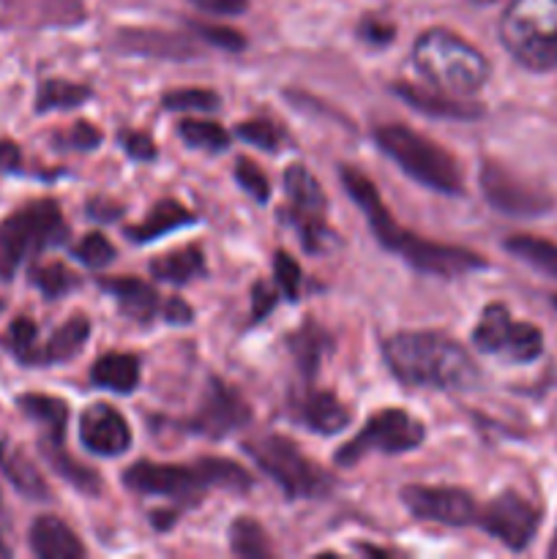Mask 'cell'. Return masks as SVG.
Listing matches in <instances>:
<instances>
[{"instance_id": "cell-22", "label": "cell", "mask_w": 557, "mask_h": 559, "mask_svg": "<svg viewBox=\"0 0 557 559\" xmlns=\"http://www.w3.org/2000/svg\"><path fill=\"white\" fill-rule=\"evenodd\" d=\"M0 473L20 495L31 497V500H49V486L42 478V473L33 467V462L20 448L5 440L0 442Z\"/></svg>"}, {"instance_id": "cell-29", "label": "cell", "mask_w": 557, "mask_h": 559, "mask_svg": "<svg viewBox=\"0 0 557 559\" xmlns=\"http://www.w3.org/2000/svg\"><path fill=\"white\" fill-rule=\"evenodd\" d=\"M16 407L36 420L44 429V437H66V420H69V407L60 399L47 396V393H22L16 399Z\"/></svg>"}, {"instance_id": "cell-37", "label": "cell", "mask_w": 557, "mask_h": 559, "mask_svg": "<svg viewBox=\"0 0 557 559\" xmlns=\"http://www.w3.org/2000/svg\"><path fill=\"white\" fill-rule=\"evenodd\" d=\"M74 257L82 262V265H87L96 271V267L109 265V262L115 260V246L109 243L102 233H91V235H85L80 243H76Z\"/></svg>"}, {"instance_id": "cell-24", "label": "cell", "mask_w": 557, "mask_h": 559, "mask_svg": "<svg viewBox=\"0 0 557 559\" xmlns=\"http://www.w3.org/2000/svg\"><path fill=\"white\" fill-rule=\"evenodd\" d=\"M38 448H42L49 467H52L60 478L69 480L74 489H80L82 495H98V491H102V480H98V475L93 473L91 467H85V464H80L76 459H71L69 453H66L63 437H42V445Z\"/></svg>"}, {"instance_id": "cell-38", "label": "cell", "mask_w": 557, "mask_h": 559, "mask_svg": "<svg viewBox=\"0 0 557 559\" xmlns=\"http://www.w3.org/2000/svg\"><path fill=\"white\" fill-rule=\"evenodd\" d=\"M238 136L240 140L249 142V145L262 147V151H268V153H273L282 147V131H278L276 126L265 118L244 120V123L238 126Z\"/></svg>"}, {"instance_id": "cell-1", "label": "cell", "mask_w": 557, "mask_h": 559, "mask_svg": "<svg viewBox=\"0 0 557 559\" xmlns=\"http://www.w3.org/2000/svg\"><path fill=\"white\" fill-rule=\"evenodd\" d=\"M339 178H342V186L347 189V194L353 197L355 205L364 211L375 238L380 240L386 249L396 251L402 260H407L415 271L429 273V276L453 278L464 276V273L470 271H478V267H486V260L475 254V251L462 249V246L435 243V240H426L420 238V235L404 229L402 224L391 216V211L382 205L375 183H371L364 173H358V169L353 167H339Z\"/></svg>"}, {"instance_id": "cell-17", "label": "cell", "mask_w": 557, "mask_h": 559, "mask_svg": "<svg viewBox=\"0 0 557 559\" xmlns=\"http://www.w3.org/2000/svg\"><path fill=\"white\" fill-rule=\"evenodd\" d=\"M295 418L306 426V429L317 431V435H339L347 429L353 420L347 404L339 402L333 393L328 391H306L304 396L295 402Z\"/></svg>"}, {"instance_id": "cell-50", "label": "cell", "mask_w": 557, "mask_h": 559, "mask_svg": "<svg viewBox=\"0 0 557 559\" xmlns=\"http://www.w3.org/2000/svg\"><path fill=\"white\" fill-rule=\"evenodd\" d=\"M9 555H11L9 546H5V544H3V538H0V557H9Z\"/></svg>"}, {"instance_id": "cell-34", "label": "cell", "mask_w": 557, "mask_h": 559, "mask_svg": "<svg viewBox=\"0 0 557 559\" xmlns=\"http://www.w3.org/2000/svg\"><path fill=\"white\" fill-rule=\"evenodd\" d=\"M38 328L31 317H16L9 325L3 336V347L20 360L22 366H36L38 364Z\"/></svg>"}, {"instance_id": "cell-2", "label": "cell", "mask_w": 557, "mask_h": 559, "mask_svg": "<svg viewBox=\"0 0 557 559\" xmlns=\"http://www.w3.org/2000/svg\"><path fill=\"white\" fill-rule=\"evenodd\" d=\"M386 364L399 382L431 391H470L481 371L457 338L437 331L396 333L382 344Z\"/></svg>"}, {"instance_id": "cell-46", "label": "cell", "mask_w": 557, "mask_h": 559, "mask_svg": "<svg viewBox=\"0 0 557 559\" xmlns=\"http://www.w3.org/2000/svg\"><path fill=\"white\" fill-rule=\"evenodd\" d=\"M276 306V293L265 282L254 284V306H251V320H262L268 311Z\"/></svg>"}, {"instance_id": "cell-36", "label": "cell", "mask_w": 557, "mask_h": 559, "mask_svg": "<svg viewBox=\"0 0 557 559\" xmlns=\"http://www.w3.org/2000/svg\"><path fill=\"white\" fill-rule=\"evenodd\" d=\"M164 109H200V112H211L218 107V93L202 91V87H180V91H169L162 96Z\"/></svg>"}, {"instance_id": "cell-39", "label": "cell", "mask_w": 557, "mask_h": 559, "mask_svg": "<svg viewBox=\"0 0 557 559\" xmlns=\"http://www.w3.org/2000/svg\"><path fill=\"white\" fill-rule=\"evenodd\" d=\"M235 180H238V186L251 197V200H271V183H268L265 173H262L254 162H249V158H238V162H235Z\"/></svg>"}, {"instance_id": "cell-5", "label": "cell", "mask_w": 557, "mask_h": 559, "mask_svg": "<svg viewBox=\"0 0 557 559\" xmlns=\"http://www.w3.org/2000/svg\"><path fill=\"white\" fill-rule=\"evenodd\" d=\"M375 142L415 183L448 197L464 194L462 169H459L457 158L435 140H426L424 134L407 129V126L388 123L375 131Z\"/></svg>"}, {"instance_id": "cell-51", "label": "cell", "mask_w": 557, "mask_h": 559, "mask_svg": "<svg viewBox=\"0 0 557 559\" xmlns=\"http://www.w3.org/2000/svg\"><path fill=\"white\" fill-rule=\"evenodd\" d=\"M470 3H475V5H491V3H497V0H470Z\"/></svg>"}, {"instance_id": "cell-40", "label": "cell", "mask_w": 557, "mask_h": 559, "mask_svg": "<svg viewBox=\"0 0 557 559\" xmlns=\"http://www.w3.org/2000/svg\"><path fill=\"white\" fill-rule=\"evenodd\" d=\"M191 33L202 38V41L213 44L218 49H227V52H240L246 47V38L244 33L233 31V27H224V25H211V22H189Z\"/></svg>"}, {"instance_id": "cell-42", "label": "cell", "mask_w": 557, "mask_h": 559, "mask_svg": "<svg viewBox=\"0 0 557 559\" xmlns=\"http://www.w3.org/2000/svg\"><path fill=\"white\" fill-rule=\"evenodd\" d=\"M58 142H63L66 147H76V151H93V147L102 145V131L87 123V120H80L66 134H60Z\"/></svg>"}, {"instance_id": "cell-33", "label": "cell", "mask_w": 557, "mask_h": 559, "mask_svg": "<svg viewBox=\"0 0 557 559\" xmlns=\"http://www.w3.org/2000/svg\"><path fill=\"white\" fill-rule=\"evenodd\" d=\"M178 134L186 145L200 147V151L222 153V151H227V145H229L227 131H224L218 123H211V120H197V118L180 120Z\"/></svg>"}, {"instance_id": "cell-27", "label": "cell", "mask_w": 557, "mask_h": 559, "mask_svg": "<svg viewBox=\"0 0 557 559\" xmlns=\"http://www.w3.org/2000/svg\"><path fill=\"white\" fill-rule=\"evenodd\" d=\"M287 347L289 353H293L298 369L304 371L306 377H315L322 358L331 353V336H328V331H322L317 322L309 320L304 328H298V331L287 338Z\"/></svg>"}, {"instance_id": "cell-48", "label": "cell", "mask_w": 557, "mask_h": 559, "mask_svg": "<svg viewBox=\"0 0 557 559\" xmlns=\"http://www.w3.org/2000/svg\"><path fill=\"white\" fill-rule=\"evenodd\" d=\"M164 317H167V322H175V325H189V322L194 320V311H191V306H186L180 298H173L164 306Z\"/></svg>"}, {"instance_id": "cell-6", "label": "cell", "mask_w": 557, "mask_h": 559, "mask_svg": "<svg viewBox=\"0 0 557 559\" xmlns=\"http://www.w3.org/2000/svg\"><path fill=\"white\" fill-rule=\"evenodd\" d=\"M500 38L524 69H557V0H511L500 16Z\"/></svg>"}, {"instance_id": "cell-19", "label": "cell", "mask_w": 557, "mask_h": 559, "mask_svg": "<svg viewBox=\"0 0 557 559\" xmlns=\"http://www.w3.org/2000/svg\"><path fill=\"white\" fill-rule=\"evenodd\" d=\"M115 44H118V49H123V52L147 55V58L162 60H189L200 55L189 38L158 31H118Z\"/></svg>"}, {"instance_id": "cell-23", "label": "cell", "mask_w": 557, "mask_h": 559, "mask_svg": "<svg viewBox=\"0 0 557 559\" xmlns=\"http://www.w3.org/2000/svg\"><path fill=\"white\" fill-rule=\"evenodd\" d=\"M87 336H91V320H87L85 314H74L49 336V342L44 344L42 349H38L36 366L66 364V360L76 358V355L82 353V347H85Z\"/></svg>"}, {"instance_id": "cell-32", "label": "cell", "mask_w": 557, "mask_h": 559, "mask_svg": "<svg viewBox=\"0 0 557 559\" xmlns=\"http://www.w3.org/2000/svg\"><path fill=\"white\" fill-rule=\"evenodd\" d=\"M229 549H233L238 557H251V559L273 555L265 530L249 516H240L229 524Z\"/></svg>"}, {"instance_id": "cell-35", "label": "cell", "mask_w": 557, "mask_h": 559, "mask_svg": "<svg viewBox=\"0 0 557 559\" xmlns=\"http://www.w3.org/2000/svg\"><path fill=\"white\" fill-rule=\"evenodd\" d=\"M31 282L33 287L42 289L44 298L55 300V298H63L66 293H71V289L80 284V278H76L69 267L60 265V262H49V265L31 267Z\"/></svg>"}, {"instance_id": "cell-13", "label": "cell", "mask_w": 557, "mask_h": 559, "mask_svg": "<svg viewBox=\"0 0 557 559\" xmlns=\"http://www.w3.org/2000/svg\"><path fill=\"white\" fill-rule=\"evenodd\" d=\"M486 535L500 540L506 549L522 551L528 549L530 540L535 538L541 527V511L530 500H524L517 491H502L497 500L481 508L478 519H475Z\"/></svg>"}, {"instance_id": "cell-15", "label": "cell", "mask_w": 557, "mask_h": 559, "mask_svg": "<svg viewBox=\"0 0 557 559\" xmlns=\"http://www.w3.org/2000/svg\"><path fill=\"white\" fill-rule=\"evenodd\" d=\"M249 420L251 409L249 404H246V399L240 396L235 388H229L224 380L211 377V382H208L205 388V396H202L200 402V409H197L194 418L186 424V431L208 437V440H222V437L244 429Z\"/></svg>"}, {"instance_id": "cell-28", "label": "cell", "mask_w": 557, "mask_h": 559, "mask_svg": "<svg viewBox=\"0 0 557 559\" xmlns=\"http://www.w3.org/2000/svg\"><path fill=\"white\" fill-rule=\"evenodd\" d=\"M151 273L158 282L169 284H189L194 278H200L205 273V257H202L200 246H186V249L173 251V254H164L158 260L151 262Z\"/></svg>"}, {"instance_id": "cell-26", "label": "cell", "mask_w": 557, "mask_h": 559, "mask_svg": "<svg viewBox=\"0 0 557 559\" xmlns=\"http://www.w3.org/2000/svg\"><path fill=\"white\" fill-rule=\"evenodd\" d=\"M93 385L107 388L115 393H131L140 382V360L129 353H107L93 364Z\"/></svg>"}, {"instance_id": "cell-11", "label": "cell", "mask_w": 557, "mask_h": 559, "mask_svg": "<svg viewBox=\"0 0 557 559\" xmlns=\"http://www.w3.org/2000/svg\"><path fill=\"white\" fill-rule=\"evenodd\" d=\"M475 349L500 355L511 364H533L544 353V336L530 322H517L506 304H489L473 331Z\"/></svg>"}, {"instance_id": "cell-52", "label": "cell", "mask_w": 557, "mask_h": 559, "mask_svg": "<svg viewBox=\"0 0 557 559\" xmlns=\"http://www.w3.org/2000/svg\"><path fill=\"white\" fill-rule=\"evenodd\" d=\"M0 311H3V300H0Z\"/></svg>"}, {"instance_id": "cell-30", "label": "cell", "mask_w": 557, "mask_h": 559, "mask_svg": "<svg viewBox=\"0 0 557 559\" xmlns=\"http://www.w3.org/2000/svg\"><path fill=\"white\" fill-rule=\"evenodd\" d=\"M506 249L511 251L517 260L528 262L530 267H535L544 276L555 278L557 282V243L544 238H535V235H511L506 240Z\"/></svg>"}, {"instance_id": "cell-14", "label": "cell", "mask_w": 557, "mask_h": 559, "mask_svg": "<svg viewBox=\"0 0 557 559\" xmlns=\"http://www.w3.org/2000/svg\"><path fill=\"white\" fill-rule=\"evenodd\" d=\"M402 502L418 522L442 527H467L475 524L481 511L467 491L451 486H404Z\"/></svg>"}, {"instance_id": "cell-9", "label": "cell", "mask_w": 557, "mask_h": 559, "mask_svg": "<svg viewBox=\"0 0 557 559\" xmlns=\"http://www.w3.org/2000/svg\"><path fill=\"white\" fill-rule=\"evenodd\" d=\"M426 440V429L418 418L404 409H380L364 424V429L339 448V467H353L369 453H407Z\"/></svg>"}, {"instance_id": "cell-16", "label": "cell", "mask_w": 557, "mask_h": 559, "mask_svg": "<svg viewBox=\"0 0 557 559\" xmlns=\"http://www.w3.org/2000/svg\"><path fill=\"white\" fill-rule=\"evenodd\" d=\"M80 442L96 456H120L131 448V429L109 404H91L80 418Z\"/></svg>"}, {"instance_id": "cell-10", "label": "cell", "mask_w": 557, "mask_h": 559, "mask_svg": "<svg viewBox=\"0 0 557 559\" xmlns=\"http://www.w3.org/2000/svg\"><path fill=\"white\" fill-rule=\"evenodd\" d=\"M287 207L284 222L298 229V238L309 254H322L333 243V233L325 224V194L315 175L304 164H289L284 169Z\"/></svg>"}, {"instance_id": "cell-41", "label": "cell", "mask_w": 557, "mask_h": 559, "mask_svg": "<svg viewBox=\"0 0 557 559\" xmlns=\"http://www.w3.org/2000/svg\"><path fill=\"white\" fill-rule=\"evenodd\" d=\"M273 276H276V287L284 298L287 300L298 298L304 273H300V265L287 254V251H276V254H273Z\"/></svg>"}, {"instance_id": "cell-21", "label": "cell", "mask_w": 557, "mask_h": 559, "mask_svg": "<svg viewBox=\"0 0 557 559\" xmlns=\"http://www.w3.org/2000/svg\"><path fill=\"white\" fill-rule=\"evenodd\" d=\"M393 93L402 98L404 104H410L418 112L431 115V118H457V120H473L481 115V107L470 102H457V98H448L442 93H431L426 87L413 85V82H396Z\"/></svg>"}, {"instance_id": "cell-45", "label": "cell", "mask_w": 557, "mask_h": 559, "mask_svg": "<svg viewBox=\"0 0 557 559\" xmlns=\"http://www.w3.org/2000/svg\"><path fill=\"white\" fill-rule=\"evenodd\" d=\"M191 5H197L205 14H218V16H235L244 14L249 9V0H189Z\"/></svg>"}, {"instance_id": "cell-3", "label": "cell", "mask_w": 557, "mask_h": 559, "mask_svg": "<svg viewBox=\"0 0 557 559\" xmlns=\"http://www.w3.org/2000/svg\"><path fill=\"white\" fill-rule=\"evenodd\" d=\"M123 484L137 495L191 502V497L202 495L205 489L249 491L254 478L229 459L205 456L191 464L137 462L123 473Z\"/></svg>"}, {"instance_id": "cell-25", "label": "cell", "mask_w": 557, "mask_h": 559, "mask_svg": "<svg viewBox=\"0 0 557 559\" xmlns=\"http://www.w3.org/2000/svg\"><path fill=\"white\" fill-rule=\"evenodd\" d=\"M186 224H194V213L186 211L180 202L162 200L153 205L151 216H147L145 222L129 227L126 229V235H129L134 243H151V240L164 238L167 233H173V229L178 227H186Z\"/></svg>"}, {"instance_id": "cell-43", "label": "cell", "mask_w": 557, "mask_h": 559, "mask_svg": "<svg viewBox=\"0 0 557 559\" xmlns=\"http://www.w3.org/2000/svg\"><path fill=\"white\" fill-rule=\"evenodd\" d=\"M118 142L120 147L134 158V162H153V158H156V145H153L151 136L142 134V131H134V129L120 131Z\"/></svg>"}, {"instance_id": "cell-53", "label": "cell", "mask_w": 557, "mask_h": 559, "mask_svg": "<svg viewBox=\"0 0 557 559\" xmlns=\"http://www.w3.org/2000/svg\"><path fill=\"white\" fill-rule=\"evenodd\" d=\"M555 309H557V295H555Z\"/></svg>"}, {"instance_id": "cell-12", "label": "cell", "mask_w": 557, "mask_h": 559, "mask_svg": "<svg viewBox=\"0 0 557 559\" xmlns=\"http://www.w3.org/2000/svg\"><path fill=\"white\" fill-rule=\"evenodd\" d=\"M478 183L481 191H484V200L502 216L538 218L552 213V207H555V197L549 191L519 178V175H513L511 169L491 162V158L481 164Z\"/></svg>"}, {"instance_id": "cell-20", "label": "cell", "mask_w": 557, "mask_h": 559, "mask_svg": "<svg viewBox=\"0 0 557 559\" xmlns=\"http://www.w3.org/2000/svg\"><path fill=\"white\" fill-rule=\"evenodd\" d=\"M98 287L115 298L126 317L131 320L147 322L158 311V295L147 282L134 276H118V278H98Z\"/></svg>"}, {"instance_id": "cell-4", "label": "cell", "mask_w": 557, "mask_h": 559, "mask_svg": "<svg viewBox=\"0 0 557 559\" xmlns=\"http://www.w3.org/2000/svg\"><path fill=\"white\" fill-rule=\"evenodd\" d=\"M413 66L429 85L451 96H473L491 74L486 55L446 27H431L415 38Z\"/></svg>"}, {"instance_id": "cell-44", "label": "cell", "mask_w": 557, "mask_h": 559, "mask_svg": "<svg viewBox=\"0 0 557 559\" xmlns=\"http://www.w3.org/2000/svg\"><path fill=\"white\" fill-rule=\"evenodd\" d=\"M393 33H396V27L386 20H377V16H366V20L358 25V36L364 38V41L377 44V47H382V44H391Z\"/></svg>"}, {"instance_id": "cell-8", "label": "cell", "mask_w": 557, "mask_h": 559, "mask_svg": "<svg viewBox=\"0 0 557 559\" xmlns=\"http://www.w3.org/2000/svg\"><path fill=\"white\" fill-rule=\"evenodd\" d=\"M244 451L293 500H298V497H306V500L325 497L333 489L331 475L322 467H317L311 459H306L300 448L293 440H287V437H254V440L244 442Z\"/></svg>"}, {"instance_id": "cell-7", "label": "cell", "mask_w": 557, "mask_h": 559, "mask_svg": "<svg viewBox=\"0 0 557 559\" xmlns=\"http://www.w3.org/2000/svg\"><path fill=\"white\" fill-rule=\"evenodd\" d=\"M69 235L63 211L55 200L22 205L0 222V278L11 282L27 257L60 246Z\"/></svg>"}, {"instance_id": "cell-18", "label": "cell", "mask_w": 557, "mask_h": 559, "mask_svg": "<svg viewBox=\"0 0 557 559\" xmlns=\"http://www.w3.org/2000/svg\"><path fill=\"white\" fill-rule=\"evenodd\" d=\"M31 551L38 559H82L85 546L76 538L74 530L58 516H38L31 524Z\"/></svg>"}, {"instance_id": "cell-49", "label": "cell", "mask_w": 557, "mask_h": 559, "mask_svg": "<svg viewBox=\"0 0 557 559\" xmlns=\"http://www.w3.org/2000/svg\"><path fill=\"white\" fill-rule=\"evenodd\" d=\"M549 557L557 559V530H555V538H552V546H549Z\"/></svg>"}, {"instance_id": "cell-31", "label": "cell", "mask_w": 557, "mask_h": 559, "mask_svg": "<svg viewBox=\"0 0 557 559\" xmlns=\"http://www.w3.org/2000/svg\"><path fill=\"white\" fill-rule=\"evenodd\" d=\"M93 96L87 85H76L69 80H44L36 93V112H52V109H71L85 104Z\"/></svg>"}, {"instance_id": "cell-47", "label": "cell", "mask_w": 557, "mask_h": 559, "mask_svg": "<svg viewBox=\"0 0 557 559\" xmlns=\"http://www.w3.org/2000/svg\"><path fill=\"white\" fill-rule=\"evenodd\" d=\"M22 169V153L11 140H0V173L14 175Z\"/></svg>"}]
</instances>
